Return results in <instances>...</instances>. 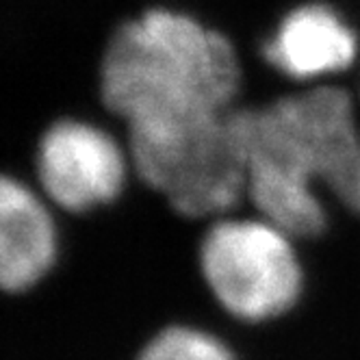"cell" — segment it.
<instances>
[{"label":"cell","mask_w":360,"mask_h":360,"mask_svg":"<svg viewBox=\"0 0 360 360\" xmlns=\"http://www.w3.org/2000/svg\"><path fill=\"white\" fill-rule=\"evenodd\" d=\"M239 83L230 41L165 9L120 27L100 70L102 100L126 124L224 115Z\"/></svg>","instance_id":"1"},{"label":"cell","mask_w":360,"mask_h":360,"mask_svg":"<svg viewBox=\"0 0 360 360\" xmlns=\"http://www.w3.org/2000/svg\"><path fill=\"white\" fill-rule=\"evenodd\" d=\"M122 146L102 128L59 120L37 146V176L46 195L72 213H87L120 198L128 176Z\"/></svg>","instance_id":"5"},{"label":"cell","mask_w":360,"mask_h":360,"mask_svg":"<svg viewBox=\"0 0 360 360\" xmlns=\"http://www.w3.org/2000/svg\"><path fill=\"white\" fill-rule=\"evenodd\" d=\"M228 124L243 154L245 193L256 211L293 239L319 237L328 226V215L313 189V180L300 174L276 150L248 135L235 122L233 111L228 113Z\"/></svg>","instance_id":"6"},{"label":"cell","mask_w":360,"mask_h":360,"mask_svg":"<svg viewBox=\"0 0 360 360\" xmlns=\"http://www.w3.org/2000/svg\"><path fill=\"white\" fill-rule=\"evenodd\" d=\"M245 115L306 178L323 183L345 209L360 215V131L343 89L315 87L263 109H245Z\"/></svg>","instance_id":"4"},{"label":"cell","mask_w":360,"mask_h":360,"mask_svg":"<svg viewBox=\"0 0 360 360\" xmlns=\"http://www.w3.org/2000/svg\"><path fill=\"white\" fill-rule=\"evenodd\" d=\"M59 252L57 226L39 195L20 178L0 183V282L22 293L53 269Z\"/></svg>","instance_id":"7"},{"label":"cell","mask_w":360,"mask_h":360,"mask_svg":"<svg viewBox=\"0 0 360 360\" xmlns=\"http://www.w3.org/2000/svg\"><path fill=\"white\" fill-rule=\"evenodd\" d=\"M291 235L267 219H219L200 243L204 282L224 311L250 323L289 313L304 289Z\"/></svg>","instance_id":"3"},{"label":"cell","mask_w":360,"mask_h":360,"mask_svg":"<svg viewBox=\"0 0 360 360\" xmlns=\"http://www.w3.org/2000/svg\"><path fill=\"white\" fill-rule=\"evenodd\" d=\"M263 53L282 74L308 81L352 65L358 41L339 13L323 5H306L280 22Z\"/></svg>","instance_id":"8"},{"label":"cell","mask_w":360,"mask_h":360,"mask_svg":"<svg viewBox=\"0 0 360 360\" xmlns=\"http://www.w3.org/2000/svg\"><path fill=\"white\" fill-rule=\"evenodd\" d=\"M137 360H237L215 334L193 326H167L143 345Z\"/></svg>","instance_id":"9"},{"label":"cell","mask_w":360,"mask_h":360,"mask_svg":"<svg viewBox=\"0 0 360 360\" xmlns=\"http://www.w3.org/2000/svg\"><path fill=\"white\" fill-rule=\"evenodd\" d=\"M128 154L143 183L185 217L226 213L245 193V163L228 113L128 124Z\"/></svg>","instance_id":"2"}]
</instances>
